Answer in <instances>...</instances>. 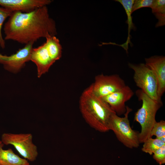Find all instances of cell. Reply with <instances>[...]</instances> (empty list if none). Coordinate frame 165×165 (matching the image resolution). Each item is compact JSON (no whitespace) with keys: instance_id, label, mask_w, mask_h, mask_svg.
<instances>
[{"instance_id":"ba28073f","label":"cell","mask_w":165,"mask_h":165,"mask_svg":"<svg viewBox=\"0 0 165 165\" xmlns=\"http://www.w3.org/2000/svg\"><path fill=\"white\" fill-rule=\"evenodd\" d=\"M34 42H30L19 49L15 53L10 56L0 53V64L6 70L13 73L19 72L30 61Z\"/></svg>"},{"instance_id":"8fae6325","label":"cell","mask_w":165,"mask_h":165,"mask_svg":"<svg viewBox=\"0 0 165 165\" xmlns=\"http://www.w3.org/2000/svg\"><path fill=\"white\" fill-rule=\"evenodd\" d=\"M145 64L154 72L157 79V94L159 98L165 91V57L163 56H153L145 58Z\"/></svg>"},{"instance_id":"277c9868","label":"cell","mask_w":165,"mask_h":165,"mask_svg":"<svg viewBox=\"0 0 165 165\" xmlns=\"http://www.w3.org/2000/svg\"><path fill=\"white\" fill-rule=\"evenodd\" d=\"M46 39L42 45L33 48L31 55L30 61L36 65L38 78L47 72L62 55V48L58 38L53 36Z\"/></svg>"},{"instance_id":"d6986e66","label":"cell","mask_w":165,"mask_h":165,"mask_svg":"<svg viewBox=\"0 0 165 165\" xmlns=\"http://www.w3.org/2000/svg\"><path fill=\"white\" fill-rule=\"evenodd\" d=\"M153 154V159L160 165L165 163V145L157 149Z\"/></svg>"},{"instance_id":"3957f363","label":"cell","mask_w":165,"mask_h":165,"mask_svg":"<svg viewBox=\"0 0 165 165\" xmlns=\"http://www.w3.org/2000/svg\"><path fill=\"white\" fill-rule=\"evenodd\" d=\"M136 93L139 100L142 101L141 107L135 113L134 121L138 123L141 127L139 133L140 143H143L151 137L152 127L156 122L155 117L158 110L163 105L161 100H153L141 90H137Z\"/></svg>"},{"instance_id":"9a60e30c","label":"cell","mask_w":165,"mask_h":165,"mask_svg":"<svg viewBox=\"0 0 165 165\" xmlns=\"http://www.w3.org/2000/svg\"><path fill=\"white\" fill-rule=\"evenodd\" d=\"M151 8L152 13L158 20L156 27L164 26L165 24V1L154 0Z\"/></svg>"},{"instance_id":"4fadbf2b","label":"cell","mask_w":165,"mask_h":165,"mask_svg":"<svg viewBox=\"0 0 165 165\" xmlns=\"http://www.w3.org/2000/svg\"><path fill=\"white\" fill-rule=\"evenodd\" d=\"M0 140V165H29L28 160L16 154L11 148L4 149Z\"/></svg>"},{"instance_id":"5b68a950","label":"cell","mask_w":165,"mask_h":165,"mask_svg":"<svg viewBox=\"0 0 165 165\" xmlns=\"http://www.w3.org/2000/svg\"><path fill=\"white\" fill-rule=\"evenodd\" d=\"M124 116L120 117L115 113L112 115L108 128L113 131L118 139L126 147L130 148H137L139 146V132L131 128L128 119V115L132 111L131 108L126 107Z\"/></svg>"},{"instance_id":"e0dca14e","label":"cell","mask_w":165,"mask_h":165,"mask_svg":"<svg viewBox=\"0 0 165 165\" xmlns=\"http://www.w3.org/2000/svg\"><path fill=\"white\" fill-rule=\"evenodd\" d=\"M12 12L9 9L0 6V46L3 49L5 47V42L2 36V26L4 21L9 17Z\"/></svg>"},{"instance_id":"ffe728a7","label":"cell","mask_w":165,"mask_h":165,"mask_svg":"<svg viewBox=\"0 0 165 165\" xmlns=\"http://www.w3.org/2000/svg\"><path fill=\"white\" fill-rule=\"evenodd\" d=\"M154 0H134L132 8V13L136 10L143 7L151 8Z\"/></svg>"},{"instance_id":"7a4b0ae2","label":"cell","mask_w":165,"mask_h":165,"mask_svg":"<svg viewBox=\"0 0 165 165\" xmlns=\"http://www.w3.org/2000/svg\"><path fill=\"white\" fill-rule=\"evenodd\" d=\"M79 107L83 118L91 127L100 132L109 130L111 117L115 112L102 98L94 93L92 84L82 93Z\"/></svg>"},{"instance_id":"9c48e42d","label":"cell","mask_w":165,"mask_h":165,"mask_svg":"<svg viewBox=\"0 0 165 165\" xmlns=\"http://www.w3.org/2000/svg\"><path fill=\"white\" fill-rule=\"evenodd\" d=\"M93 91L97 96L103 98L121 89L126 85L118 75H97L92 84Z\"/></svg>"},{"instance_id":"52a82bcc","label":"cell","mask_w":165,"mask_h":165,"mask_svg":"<svg viewBox=\"0 0 165 165\" xmlns=\"http://www.w3.org/2000/svg\"><path fill=\"white\" fill-rule=\"evenodd\" d=\"M32 138L30 133H4L1 136V141L4 145H13L24 159L33 162L36 160L38 152Z\"/></svg>"},{"instance_id":"5bb4252c","label":"cell","mask_w":165,"mask_h":165,"mask_svg":"<svg viewBox=\"0 0 165 165\" xmlns=\"http://www.w3.org/2000/svg\"><path fill=\"white\" fill-rule=\"evenodd\" d=\"M115 1L120 3L124 7L127 14V24H128V36L126 42L121 46L127 52L128 44L130 43V32L131 29L135 28L132 22L131 14L132 8L134 1V0H116Z\"/></svg>"},{"instance_id":"30bf717a","label":"cell","mask_w":165,"mask_h":165,"mask_svg":"<svg viewBox=\"0 0 165 165\" xmlns=\"http://www.w3.org/2000/svg\"><path fill=\"white\" fill-rule=\"evenodd\" d=\"M134 93L128 86L103 98L118 116L124 114L126 111L125 103L133 97Z\"/></svg>"},{"instance_id":"6da1fadb","label":"cell","mask_w":165,"mask_h":165,"mask_svg":"<svg viewBox=\"0 0 165 165\" xmlns=\"http://www.w3.org/2000/svg\"><path fill=\"white\" fill-rule=\"evenodd\" d=\"M3 30L4 40L25 45L57 34L55 22L50 17L46 6L28 13L13 12Z\"/></svg>"},{"instance_id":"ac0fdd59","label":"cell","mask_w":165,"mask_h":165,"mask_svg":"<svg viewBox=\"0 0 165 165\" xmlns=\"http://www.w3.org/2000/svg\"><path fill=\"white\" fill-rule=\"evenodd\" d=\"M155 136L156 138L160 139L165 137V121L163 120L156 122L154 124L150 134L151 137Z\"/></svg>"},{"instance_id":"7c38bea8","label":"cell","mask_w":165,"mask_h":165,"mask_svg":"<svg viewBox=\"0 0 165 165\" xmlns=\"http://www.w3.org/2000/svg\"><path fill=\"white\" fill-rule=\"evenodd\" d=\"M51 0H0V6L12 12L28 13L50 4Z\"/></svg>"},{"instance_id":"8992f818","label":"cell","mask_w":165,"mask_h":165,"mask_svg":"<svg viewBox=\"0 0 165 165\" xmlns=\"http://www.w3.org/2000/svg\"><path fill=\"white\" fill-rule=\"evenodd\" d=\"M128 65L134 71L133 78L136 86L151 98L161 100L157 95V81L153 71L144 63L137 64L129 63Z\"/></svg>"},{"instance_id":"2e32d148","label":"cell","mask_w":165,"mask_h":165,"mask_svg":"<svg viewBox=\"0 0 165 165\" xmlns=\"http://www.w3.org/2000/svg\"><path fill=\"white\" fill-rule=\"evenodd\" d=\"M143 143L142 151L150 155L153 154L160 148L165 145V142L160 139L157 138H153L152 137L148 138Z\"/></svg>"}]
</instances>
